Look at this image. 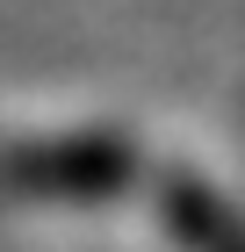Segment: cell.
<instances>
[{
    "label": "cell",
    "mask_w": 245,
    "mask_h": 252,
    "mask_svg": "<svg viewBox=\"0 0 245 252\" xmlns=\"http://www.w3.org/2000/svg\"><path fill=\"white\" fill-rule=\"evenodd\" d=\"M137 180V144L123 130H72V137H29L0 152V188L29 202H108Z\"/></svg>",
    "instance_id": "obj_1"
},
{
    "label": "cell",
    "mask_w": 245,
    "mask_h": 252,
    "mask_svg": "<svg viewBox=\"0 0 245 252\" xmlns=\"http://www.w3.org/2000/svg\"><path fill=\"white\" fill-rule=\"evenodd\" d=\"M159 216H166V231L188 252H245V216L216 188H202L195 173H166L159 180Z\"/></svg>",
    "instance_id": "obj_2"
}]
</instances>
